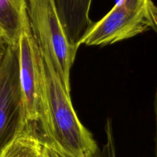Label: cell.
<instances>
[{"label": "cell", "instance_id": "6da1fadb", "mask_svg": "<svg viewBox=\"0 0 157 157\" xmlns=\"http://www.w3.org/2000/svg\"><path fill=\"white\" fill-rule=\"evenodd\" d=\"M39 49L45 102V123L41 137L71 157H99L101 149L80 121L50 57Z\"/></svg>", "mask_w": 157, "mask_h": 157}, {"label": "cell", "instance_id": "7a4b0ae2", "mask_svg": "<svg viewBox=\"0 0 157 157\" xmlns=\"http://www.w3.org/2000/svg\"><path fill=\"white\" fill-rule=\"evenodd\" d=\"M29 26L39 49L47 52L71 95L70 73L78 49L69 42L54 0H27Z\"/></svg>", "mask_w": 157, "mask_h": 157}, {"label": "cell", "instance_id": "3957f363", "mask_svg": "<svg viewBox=\"0 0 157 157\" xmlns=\"http://www.w3.org/2000/svg\"><path fill=\"white\" fill-rule=\"evenodd\" d=\"M156 29L157 9L153 0H119L107 15L94 22L80 46H107Z\"/></svg>", "mask_w": 157, "mask_h": 157}, {"label": "cell", "instance_id": "277c9868", "mask_svg": "<svg viewBox=\"0 0 157 157\" xmlns=\"http://www.w3.org/2000/svg\"><path fill=\"white\" fill-rule=\"evenodd\" d=\"M17 46L20 89L27 123L39 125L42 129L45 123V102L41 55L29 20L23 25Z\"/></svg>", "mask_w": 157, "mask_h": 157}, {"label": "cell", "instance_id": "5b68a950", "mask_svg": "<svg viewBox=\"0 0 157 157\" xmlns=\"http://www.w3.org/2000/svg\"><path fill=\"white\" fill-rule=\"evenodd\" d=\"M28 126L20 89L18 46L9 45L0 65V155Z\"/></svg>", "mask_w": 157, "mask_h": 157}, {"label": "cell", "instance_id": "8992f818", "mask_svg": "<svg viewBox=\"0 0 157 157\" xmlns=\"http://www.w3.org/2000/svg\"><path fill=\"white\" fill-rule=\"evenodd\" d=\"M70 44L78 49L81 39L94 24L89 16L92 0H54Z\"/></svg>", "mask_w": 157, "mask_h": 157}, {"label": "cell", "instance_id": "52a82bcc", "mask_svg": "<svg viewBox=\"0 0 157 157\" xmlns=\"http://www.w3.org/2000/svg\"><path fill=\"white\" fill-rule=\"evenodd\" d=\"M27 20V0H0V29L9 46L17 44Z\"/></svg>", "mask_w": 157, "mask_h": 157}, {"label": "cell", "instance_id": "ba28073f", "mask_svg": "<svg viewBox=\"0 0 157 157\" xmlns=\"http://www.w3.org/2000/svg\"><path fill=\"white\" fill-rule=\"evenodd\" d=\"M0 157H44V141L28 126L6 146Z\"/></svg>", "mask_w": 157, "mask_h": 157}, {"label": "cell", "instance_id": "9c48e42d", "mask_svg": "<svg viewBox=\"0 0 157 157\" xmlns=\"http://www.w3.org/2000/svg\"><path fill=\"white\" fill-rule=\"evenodd\" d=\"M105 132L106 143L103 146L102 150H101L99 157H117L113 127L110 119H107L106 123Z\"/></svg>", "mask_w": 157, "mask_h": 157}, {"label": "cell", "instance_id": "30bf717a", "mask_svg": "<svg viewBox=\"0 0 157 157\" xmlns=\"http://www.w3.org/2000/svg\"><path fill=\"white\" fill-rule=\"evenodd\" d=\"M42 139L44 141V157H71L63 152L59 149H58L50 141L47 139Z\"/></svg>", "mask_w": 157, "mask_h": 157}, {"label": "cell", "instance_id": "8fae6325", "mask_svg": "<svg viewBox=\"0 0 157 157\" xmlns=\"http://www.w3.org/2000/svg\"><path fill=\"white\" fill-rule=\"evenodd\" d=\"M9 44H8L7 39L2 29H0V52H5Z\"/></svg>", "mask_w": 157, "mask_h": 157}, {"label": "cell", "instance_id": "7c38bea8", "mask_svg": "<svg viewBox=\"0 0 157 157\" xmlns=\"http://www.w3.org/2000/svg\"><path fill=\"white\" fill-rule=\"evenodd\" d=\"M4 52H0V65H1L3 55H4Z\"/></svg>", "mask_w": 157, "mask_h": 157}]
</instances>
